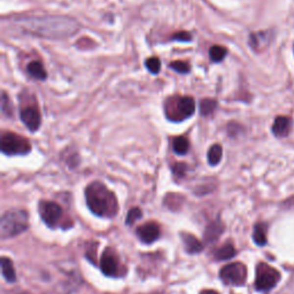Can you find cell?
Segmentation results:
<instances>
[{
  "label": "cell",
  "instance_id": "cell-20",
  "mask_svg": "<svg viewBox=\"0 0 294 294\" xmlns=\"http://www.w3.org/2000/svg\"><path fill=\"white\" fill-rule=\"evenodd\" d=\"M222 155H223L222 146L219 145V144H215V145L210 146V148L208 149V153H207L208 163L210 166H217L220 162V160H222Z\"/></svg>",
  "mask_w": 294,
  "mask_h": 294
},
{
  "label": "cell",
  "instance_id": "cell-25",
  "mask_svg": "<svg viewBox=\"0 0 294 294\" xmlns=\"http://www.w3.org/2000/svg\"><path fill=\"white\" fill-rule=\"evenodd\" d=\"M143 216L142 209L138 208V207H133L129 210V213L126 214V219H125V223L128 225H132L136 220H138L140 217Z\"/></svg>",
  "mask_w": 294,
  "mask_h": 294
},
{
  "label": "cell",
  "instance_id": "cell-17",
  "mask_svg": "<svg viewBox=\"0 0 294 294\" xmlns=\"http://www.w3.org/2000/svg\"><path fill=\"white\" fill-rule=\"evenodd\" d=\"M268 33L266 32H260V33H253L250 35V41L249 44L254 49H263L266 46H268L269 44V38H268Z\"/></svg>",
  "mask_w": 294,
  "mask_h": 294
},
{
  "label": "cell",
  "instance_id": "cell-12",
  "mask_svg": "<svg viewBox=\"0 0 294 294\" xmlns=\"http://www.w3.org/2000/svg\"><path fill=\"white\" fill-rule=\"evenodd\" d=\"M180 237H182V242L188 253L196 254L200 253L203 249L201 242L193 235H190V233H180Z\"/></svg>",
  "mask_w": 294,
  "mask_h": 294
},
{
  "label": "cell",
  "instance_id": "cell-29",
  "mask_svg": "<svg viewBox=\"0 0 294 294\" xmlns=\"http://www.w3.org/2000/svg\"><path fill=\"white\" fill-rule=\"evenodd\" d=\"M186 169H188V166H186L185 163H176V165L172 167L173 172H175L176 175L179 176V177H182V176L185 175Z\"/></svg>",
  "mask_w": 294,
  "mask_h": 294
},
{
  "label": "cell",
  "instance_id": "cell-3",
  "mask_svg": "<svg viewBox=\"0 0 294 294\" xmlns=\"http://www.w3.org/2000/svg\"><path fill=\"white\" fill-rule=\"evenodd\" d=\"M29 226V216L21 209H12L6 212L0 220V237L8 239L24 232Z\"/></svg>",
  "mask_w": 294,
  "mask_h": 294
},
{
  "label": "cell",
  "instance_id": "cell-26",
  "mask_svg": "<svg viewBox=\"0 0 294 294\" xmlns=\"http://www.w3.org/2000/svg\"><path fill=\"white\" fill-rule=\"evenodd\" d=\"M170 68L179 74H189L191 72V66H190L189 62H185V61L172 62L170 63Z\"/></svg>",
  "mask_w": 294,
  "mask_h": 294
},
{
  "label": "cell",
  "instance_id": "cell-19",
  "mask_svg": "<svg viewBox=\"0 0 294 294\" xmlns=\"http://www.w3.org/2000/svg\"><path fill=\"white\" fill-rule=\"evenodd\" d=\"M172 148H173V152H175L176 154L185 155L190 149L189 139L186 138V137H184V136L176 137V138L173 139Z\"/></svg>",
  "mask_w": 294,
  "mask_h": 294
},
{
  "label": "cell",
  "instance_id": "cell-28",
  "mask_svg": "<svg viewBox=\"0 0 294 294\" xmlns=\"http://www.w3.org/2000/svg\"><path fill=\"white\" fill-rule=\"evenodd\" d=\"M172 41H177V42H191L192 41V36L191 33L188 31H179L175 33L172 37Z\"/></svg>",
  "mask_w": 294,
  "mask_h": 294
},
{
  "label": "cell",
  "instance_id": "cell-15",
  "mask_svg": "<svg viewBox=\"0 0 294 294\" xmlns=\"http://www.w3.org/2000/svg\"><path fill=\"white\" fill-rule=\"evenodd\" d=\"M26 70H28L29 75L31 76V77L39 79V81H44V79L48 77V73H46L44 66L39 61L30 62L28 67H26Z\"/></svg>",
  "mask_w": 294,
  "mask_h": 294
},
{
  "label": "cell",
  "instance_id": "cell-23",
  "mask_svg": "<svg viewBox=\"0 0 294 294\" xmlns=\"http://www.w3.org/2000/svg\"><path fill=\"white\" fill-rule=\"evenodd\" d=\"M217 108V101L215 99H203L200 101V113L202 116H210L214 114Z\"/></svg>",
  "mask_w": 294,
  "mask_h": 294
},
{
  "label": "cell",
  "instance_id": "cell-14",
  "mask_svg": "<svg viewBox=\"0 0 294 294\" xmlns=\"http://www.w3.org/2000/svg\"><path fill=\"white\" fill-rule=\"evenodd\" d=\"M223 230H224V225L220 220H214L210 222L208 226L206 228L205 231V240L207 243H212L217 240V238L222 235Z\"/></svg>",
  "mask_w": 294,
  "mask_h": 294
},
{
  "label": "cell",
  "instance_id": "cell-30",
  "mask_svg": "<svg viewBox=\"0 0 294 294\" xmlns=\"http://www.w3.org/2000/svg\"><path fill=\"white\" fill-rule=\"evenodd\" d=\"M201 294H219L217 292H214V291H203Z\"/></svg>",
  "mask_w": 294,
  "mask_h": 294
},
{
  "label": "cell",
  "instance_id": "cell-4",
  "mask_svg": "<svg viewBox=\"0 0 294 294\" xmlns=\"http://www.w3.org/2000/svg\"><path fill=\"white\" fill-rule=\"evenodd\" d=\"M196 101L192 97H179L167 103L166 113L170 121L180 122L195 114Z\"/></svg>",
  "mask_w": 294,
  "mask_h": 294
},
{
  "label": "cell",
  "instance_id": "cell-11",
  "mask_svg": "<svg viewBox=\"0 0 294 294\" xmlns=\"http://www.w3.org/2000/svg\"><path fill=\"white\" fill-rule=\"evenodd\" d=\"M137 236L139 237L140 242L145 244H152L160 237V226L155 222H147L145 224L138 226Z\"/></svg>",
  "mask_w": 294,
  "mask_h": 294
},
{
  "label": "cell",
  "instance_id": "cell-18",
  "mask_svg": "<svg viewBox=\"0 0 294 294\" xmlns=\"http://www.w3.org/2000/svg\"><path fill=\"white\" fill-rule=\"evenodd\" d=\"M236 255L235 246L231 243H226L223 246H220V248H217L214 253L216 260H229Z\"/></svg>",
  "mask_w": 294,
  "mask_h": 294
},
{
  "label": "cell",
  "instance_id": "cell-10",
  "mask_svg": "<svg viewBox=\"0 0 294 294\" xmlns=\"http://www.w3.org/2000/svg\"><path fill=\"white\" fill-rule=\"evenodd\" d=\"M100 268L103 275L106 276H118L120 273V262L114 250L109 247L103 250L101 260H100Z\"/></svg>",
  "mask_w": 294,
  "mask_h": 294
},
{
  "label": "cell",
  "instance_id": "cell-27",
  "mask_svg": "<svg viewBox=\"0 0 294 294\" xmlns=\"http://www.w3.org/2000/svg\"><path fill=\"white\" fill-rule=\"evenodd\" d=\"M1 110L4 114L7 116H12L13 115V106L11 100L8 99L6 92H2V97H1Z\"/></svg>",
  "mask_w": 294,
  "mask_h": 294
},
{
  "label": "cell",
  "instance_id": "cell-8",
  "mask_svg": "<svg viewBox=\"0 0 294 294\" xmlns=\"http://www.w3.org/2000/svg\"><path fill=\"white\" fill-rule=\"evenodd\" d=\"M39 215L49 228H55L62 217L61 206L53 201H42L39 203Z\"/></svg>",
  "mask_w": 294,
  "mask_h": 294
},
{
  "label": "cell",
  "instance_id": "cell-22",
  "mask_svg": "<svg viewBox=\"0 0 294 294\" xmlns=\"http://www.w3.org/2000/svg\"><path fill=\"white\" fill-rule=\"evenodd\" d=\"M226 55H228V49H226L224 46L215 45L209 49V59L212 62H222L223 60L225 59Z\"/></svg>",
  "mask_w": 294,
  "mask_h": 294
},
{
  "label": "cell",
  "instance_id": "cell-5",
  "mask_svg": "<svg viewBox=\"0 0 294 294\" xmlns=\"http://www.w3.org/2000/svg\"><path fill=\"white\" fill-rule=\"evenodd\" d=\"M0 148L6 155H25L31 151V144L24 137L14 132H4L0 142Z\"/></svg>",
  "mask_w": 294,
  "mask_h": 294
},
{
  "label": "cell",
  "instance_id": "cell-9",
  "mask_svg": "<svg viewBox=\"0 0 294 294\" xmlns=\"http://www.w3.org/2000/svg\"><path fill=\"white\" fill-rule=\"evenodd\" d=\"M20 119L31 132H35L41 128L42 114L37 106H26L21 109Z\"/></svg>",
  "mask_w": 294,
  "mask_h": 294
},
{
  "label": "cell",
  "instance_id": "cell-7",
  "mask_svg": "<svg viewBox=\"0 0 294 294\" xmlns=\"http://www.w3.org/2000/svg\"><path fill=\"white\" fill-rule=\"evenodd\" d=\"M220 278L226 285L242 286L246 283L247 268L244 263L235 262L223 267L220 271Z\"/></svg>",
  "mask_w": 294,
  "mask_h": 294
},
{
  "label": "cell",
  "instance_id": "cell-16",
  "mask_svg": "<svg viewBox=\"0 0 294 294\" xmlns=\"http://www.w3.org/2000/svg\"><path fill=\"white\" fill-rule=\"evenodd\" d=\"M1 272L7 282L14 283L16 280L14 266H13L12 260H9L8 257H1Z\"/></svg>",
  "mask_w": 294,
  "mask_h": 294
},
{
  "label": "cell",
  "instance_id": "cell-24",
  "mask_svg": "<svg viewBox=\"0 0 294 294\" xmlns=\"http://www.w3.org/2000/svg\"><path fill=\"white\" fill-rule=\"evenodd\" d=\"M145 66L146 68L148 69V72L154 74V75L159 74L160 70H161V61H160V59L156 58V56H151V58L147 59Z\"/></svg>",
  "mask_w": 294,
  "mask_h": 294
},
{
  "label": "cell",
  "instance_id": "cell-21",
  "mask_svg": "<svg viewBox=\"0 0 294 294\" xmlns=\"http://www.w3.org/2000/svg\"><path fill=\"white\" fill-rule=\"evenodd\" d=\"M254 243L259 246H265L267 244V225L263 223H259L254 226L253 231Z\"/></svg>",
  "mask_w": 294,
  "mask_h": 294
},
{
  "label": "cell",
  "instance_id": "cell-2",
  "mask_svg": "<svg viewBox=\"0 0 294 294\" xmlns=\"http://www.w3.org/2000/svg\"><path fill=\"white\" fill-rule=\"evenodd\" d=\"M85 200L89 209L97 216L109 219L115 216L119 210L116 196L100 182H93L86 186Z\"/></svg>",
  "mask_w": 294,
  "mask_h": 294
},
{
  "label": "cell",
  "instance_id": "cell-13",
  "mask_svg": "<svg viewBox=\"0 0 294 294\" xmlns=\"http://www.w3.org/2000/svg\"><path fill=\"white\" fill-rule=\"evenodd\" d=\"M291 130V121L286 116H278L272 124V132L276 137H286Z\"/></svg>",
  "mask_w": 294,
  "mask_h": 294
},
{
  "label": "cell",
  "instance_id": "cell-1",
  "mask_svg": "<svg viewBox=\"0 0 294 294\" xmlns=\"http://www.w3.org/2000/svg\"><path fill=\"white\" fill-rule=\"evenodd\" d=\"M25 33L49 39L68 38L79 29L75 20L67 16H32L18 20Z\"/></svg>",
  "mask_w": 294,
  "mask_h": 294
},
{
  "label": "cell",
  "instance_id": "cell-6",
  "mask_svg": "<svg viewBox=\"0 0 294 294\" xmlns=\"http://www.w3.org/2000/svg\"><path fill=\"white\" fill-rule=\"evenodd\" d=\"M280 280V273L267 263H259L256 267L255 289L261 292L273 289Z\"/></svg>",
  "mask_w": 294,
  "mask_h": 294
}]
</instances>
